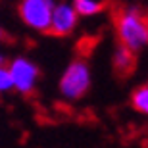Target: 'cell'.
<instances>
[{"label":"cell","instance_id":"obj_9","mask_svg":"<svg viewBox=\"0 0 148 148\" xmlns=\"http://www.w3.org/2000/svg\"><path fill=\"white\" fill-rule=\"evenodd\" d=\"M10 90H14V83H12L8 66H0V94L10 92Z\"/></svg>","mask_w":148,"mask_h":148},{"label":"cell","instance_id":"obj_11","mask_svg":"<svg viewBox=\"0 0 148 148\" xmlns=\"http://www.w3.org/2000/svg\"><path fill=\"white\" fill-rule=\"evenodd\" d=\"M4 37V31H2V27H0V38Z\"/></svg>","mask_w":148,"mask_h":148},{"label":"cell","instance_id":"obj_5","mask_svg":"<svg viewBox=\"0 0 148 148\" xmlns=\"http://www.w3.org/2000/svg\"><path fill=\"white\" fill-rule=\"evenodd\" d=\"M79 25V14L75 12L73 4L69 2H58L52 12V19H50V33L58 35V37H67Z\"/></svg>","mask_w":148,"mask_h":148},{"label":"cell","instance_id":"obj_2","mask_svg":"<svg viewBox=\"0 0 148 148\" xmlns=\"http://www.w3.org/2000/svg\"><path fill=\"white\" fill-rule=\"evenodd\" d=\"M90 67L87 62L83 60H73L69 66L64 69L60 77L58 90L66 100H81L90 88Z\"/></svg>","mask_w":148,"mask_h":148},{"label":"cell","instance_id":"obj_3","mask_svg":"<svg viewBox=\"0 0 148 148\" xmlns=\"http://www.w3.org/2000/svg\"><path fill=\"white\" fill-rule=\"evenodd\" d=\"M54 6V0H21L17 8L19 19L37 33H46L50 29Z\"/></svg>","mask_w":148,"mask_h":148},{"label":"cell","instance_id":"obj_10","mask_svg":"<svg viewBox=\"0 0 148 148\" xmlns=\"http://www.w3.org/2000/svg\"><path fill=\"white\" fill-rule=\"evenodd\" d=\"M4 62H6V58H4V54L0 52V66H4Z\"/></svg>","mask_w":148,"mask_h":148},{"label":"cell","instance_id":"obj_6","mask_svg":"<svg viewBox=\"0 0 148 148\" xmlns=\"http://www.w3.org/2000/svg\"><path fill=\"white\" fill-rule=\"evenodd\" d=\"M133 64H135V52L123 44H119L114 50V67L119 73H127L133 67Z\"/></svg>","mask_w":148,"mask_h":148},{"label":"cell","instance_id":"obj_4","mask_svg":"<svg viewBox=\"0 0 148 148\" xmlns=\"http://www.w3.org/2000/svg\"><path fill=\"white\" fill-rule=\"evenodd\" d=\"M8 71H10L12 83H14V90L19 94H27L35 88L38 81V67L35 62H31L25 56H16L14 60L8 64Z\"/></svg>","mask_w":148,"mask_h":148},{"label":"cell","instance_id":"obj_8","mask_svg":"<svg viewBox=\"0 0 148 148\" xmlns=\"http://www.w3.org/2000/svg\"><path fill=\"white\" fill-rule=\"evenodd\" d=\"M131 106L138 114L148 115V85H140L131 94Z\"/></svg>","mask_w":148,"mask_h":148},{"label":"cell","instance_id":"obj_1","mask_svg":"<svg viewBox=\"0 0 148 148\" xmlns=\"http://www.w3.org/2000/svg\"><path fill=\"white\" fill-rule=\"evenodd\" d=\"M115 33L119 44L140 52L148 46V19L137 8H125L115 16Z\"/></svg>","mask_w":148,"mask_h":148},{"label":"cell","instance_id":"obj_7","mask_svg":"<svg viewBox=\"0 0 148 148\" xmlns=\"http://www.w3.org/2000/svg\"><path fill=\"white\" fill-rule=\"evenodd\" d=\"M75 12L79 14V17H92L96 14L102 12L104 4L100 0H73L71 2Z\"/></svg>","mask_w":148,"mask_h":148}]
</instances>
